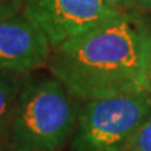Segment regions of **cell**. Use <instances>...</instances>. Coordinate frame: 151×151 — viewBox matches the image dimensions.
I'll use <instances>...</instances> for the list:
<instances>
[{
	"label": "cell",
	"mask_w": 151,
	"mask_h": 151,
	"mask_svg": "<svg viewBox=\"0 0 151 151\" xmlns=\"http://www.w3.org/2000/svg\"><path fill=\"white\" fill-rule=\"evenodd\" d=\"M151 25L125 10L96 29L52 49L49 73L78 101L151 92Z\"/></svg>",
	"instance_id": "cell-1"
},
{
	"label": "cell",
	"mask_w": 151,
	"mask_h": 151,
	"mask_svg": "<svg viewBox=\"0 0 151 151\" xmlns=\"http://www.w3.org/2000/svg\"><path fill=\"white\" fill-rule=\"evenodd\" d=\"M79 107L52 74H25L9 127L12 151H60L74 135Z\"/></svg>",
	"instance_id": "cell-2"
},
{
	"label": "cell",
	"mask_w": 151,
	"mask_h": 151,
	"mask_svg": "<svg viewBox=\"0 0 151 151\" xmlns=\"http://www.w3.org/2000/svg\"><path fill=\"white\" fill-rule=\"evenodd\" d=\"M151 119V92L84 101L70 140V151H125Z\"/></svg>",
	"instance_id": "cell-3"
},
{
	"label": "cell",
	"mask_w": 151,
	"mask_h": 151,
	"mask_svg": "<svg viewBox=\"0 0 151 151\" xmlns=\"http://www.w3.org/2000/svg\"><path fill=\"white\" fill-rule=\"evenodd\" d=\"M23 12L42 28L54 49L125 10L106 0H24Z\"/></svg>",
	"instance_id": "cell-4"
},
{
	"label": "cell",
	"mask_w": 151,
	"mask_h": 151,
	"mask_svg": "<svg viewBox=\"0 0 151 151\" xmlns=\"http://www.w3.org/2000/svg\"><path fill=\"white\" fill-rule=\"evenodd\" d=\"M50 55L48 37L24 12L0 19V69L25 76L48 67Z\"/></svg>",
	"instance_id": "cell-5"
},
{
	"label": "cell",
	"mask_w": 151,
	"mask_h": 151,
	"mask_svg": "<svg viewBox=\"0 0 151 151\" xmlns=\"http://www.w3.org/2000/svg\"><path fill=\"white\" fill-rule=\"evenodd\" d=\"M24 76L0 69V142L8 141L9 127Z\"/></svg>",
	"instance_id": "cell-6"
},
{
	"label": "cell",
	"mask_w": 151,
	"mask_h": 151,
	"mask_svg": "<svg viewBox=\"0 0 151 151\" xmlns=\"http://www.w3.org/2000/svg\"><path fill=\"white\" fill-rule=\"evenodd\" d=\"M125 151H151V119L136 132Z\"/></svg>",
	"instance_id": "cell-7"
},
{
	"label": "cell",
	"mask_w": 151,
	"mask_h": 151,
	"mask_svg": "<svg viewBox=\"0 0 151 151\" xmlns=\"http://www.w3.org/2000/svg\"><path fill=\"white\" fill-rule=\"evenodd\" d=\"M24 0H0V19L23 12Z\"/></svg>",
	"instance_id": "cell-8"
},
{
	"label": "cell",
	"mask_w": 151,
	"mask_h": 151,
	"mask_svg": "<svg viewBox=\"0 0 151 151\" xmlns=\"http://www.w3.org/2000/svg\"><path fill=\"white\" fill-rule=\"evenodd\" d=\"M106 1L111 3L112 5L122 9V10H130L134 6H136L135 0H106Z\"/></svg>",
	"instance_id": "cell-9"
},
{
	"label": "cell",
	"mask_w": 151,
	"mask_h": 151,
	"mask_svg": "<svg viewBox=\"0 0 151 151\" xmlns=\"http://www.w3.org/2000/svg\"><path fill=\"white\" fill-rule=\"evenodd\" d=\"M135 4L146 10H151V0H135Z\"/></svg>",
	"instance_id": "cell-10"
},
{
	"label": "cell",
	"mask_w": 151,
	"mask_h": 151,
	"mask_svg": "<svg viewBox=\"0 0 151 151\" xmlns=\"http://www.w3.org/2000/svg\"><path fill=\"white\" fill-rule=\"evenodd\" d=\"M149 74L151 79V47H150V57H149Z\"/></svg>",
	"instance_id": "cell-11"
},
{
	"label": "cell",
	"mask_w": 151,
	"mask_h": 151,
	"mask_svg": "<svg viewBox=\"0 0 151 151\" xmlns=\"http://www.w3.org/2000/svg\"><path fill=\"white\" fill-rule=\"evenodd\" d=\"M0 151H5V149L3 147V145H1V142H0Z\"/></svg>",
	"instance_id": "cell-12"
}]
</instances>
